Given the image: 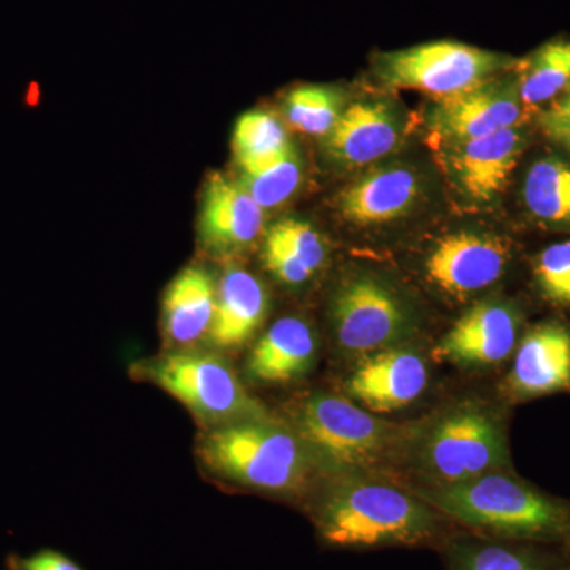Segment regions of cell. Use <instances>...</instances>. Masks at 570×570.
Returning a JSON list of instances; mask_svg holds the SVG:
<instances>
[{"mask_svg":"<svg viewBox=\"0 0 570 570\" xmlns=\"http://www.w3.org/2000/svg\"><path fill=\"white\" fill-rule=\"evenodd\" d=\"M305 509L328 550L433 549L463 531L407 483L374 472L321 479Z\"/></svg>","mask_w":570,"mask_h":570,"instance_id":"6da1fadb","label":"cell"},{"mask_svg":"<svg viewBox=\"0 0 570 570\" xmlns=\"http://www.w3.org/2000/svg\"><path fill=\"white\" fill-rule=\"evenodd\" d=\"M508 425L489 397L466 393L409 422L400 480L407 485H450L508 469Z\"/></svg>","mask_w":570,"mask_h":570,"instance_id":"7a4b0ae2","label":"cell"},{"mask_svg":"<svg viewBox=\"0 0 570 570\" xmlns=\"http://www.w3.org/2000/svg\"><path fill=\"white\" fill-rule=\"evenodd\" d=\"M288 426L313 456L321 478L374 472L400 479L409 422H392L343 393L314 390L291 407Z\"/></svg>","mask_w":570,"mask_h":570,"instance_id":"3957f363","label":"cell"},{"mask_svg":"<svg viewBox=\"0 0 570 570\" xmlns=\"http://www.w3.org/2000/svg\"><path fill=\"white\" fill-rule=\"evenodd\" d=\"M460 530L509 542L570 539V508L508 469L450 485H409Z\"/></svg>","mask_w":570,"mask_h":570,"instance_id":"277c9868","label":"cell"},{"mask_svg":"<svg viewBox=\"0 0 570 570\" xmlns=\"http://www.w3.org/2000/svg\"><path fill=\"white\" fill-rule=\"evenodd\" d=\"M198 453L217 478L291 501L306 502L322 479L298 434L272 417L214 426Z\"/></svg>","mask_w":570,"mask_h":570,"instance_id":"5b68a950","label":"cell"},{"mask_svg":"<svg viewBox=\"0 0 570 570\" xmlns=\"http://www.w3.org/2000/svg\"><path fill=\"white\" fill-rule=\"evenodd\" d=\"M328 328L336 355L351 363L384 348L415 344L422 322L400 288L373 272H354L328 299Z\"/></svg>","mask_w":570,"mask_h":570,"instance_id":"8992f818","label":"cell"},{"mask_svg":"<svg viewBox=\"0 0 570 570\" xmlns=\"http://www.w3.org/2000/svg\"><path fill=\"white\" fill-rule=\"evenodd\" d=\"M142 376L216 426L269 419L223 356L202 351H176L140 367Z\"/></svg>","mask_w":570,"mask_h":570,"instance_id":"52a82bcc","label":"cell"},{"mask_svg":"<svg viewBox=\"0 0 570 570\" xmlns=\"http://www.w3.org/2000/svg\"><path fill=\"white\" fill-rule=\"evenodd\" d=\"M505 63L497 52L461 41L438 40L382 52L376 73L390 88L414 89L441 100L491 80Z\"/></svg>","mask_w":570,"mask_h":570,"instance_id":"ba28073f","label":"cell"},{"mask_svg":"<svg viewBox=\"0 0 570 570\" xmlns=\"http://www.w3.org/2000/svg\"><path fill=\"white\" fill-rule=\"evenodd\" d=\"M513 249L491 232L459 230L428 247L420 272L423 283L444 298L468 303L494 287L509 272Z\"/></svg>","mask_w":570,"mask_h":570,"instance_id":"9c48e42d","label":"cell"},{"mask_svg":"<svg viewBox=\"0 0 570 570\" xmlns=\"http://www.w3.org/2000/svg\"><path fill=\"white\" fill-rule=\"evenodd\" d=\"M431 362V355L417 344L384 348L351 363L341 390L374 414L404 411L430 389Z\"/></svg>","mask_w":570,"mask_h":570,"instance_id":"30bf717a","label":"cell"},{"mask_svg":"<svg viewBox=\"0 0 570 570\" xmlns=\"http://www.w3.org/2000/svg\"><path fill=\"white\" fill-rule=\"evenodd\" d=\"M520 313L512 303L480 299L439 337L431 358L459 370H491L512 358L520 343Z\"/></svg>","mask_w":570,"mask_h":570,"instance_id":"8fae6325","label":"cell"},{"mask_svg":"<svg viewBox=\"0 0 570 570\" xmlns=\"http://www.w3.org/2000/svg\"><path fill=\"white\" fill-rule=\"evenodd\" d=\"M528 112L515 81L491 80L441 99L431 110L430 129L445 146L521 127Z\"/></svg>","mask_w":570,"mask_h":570,"instance_id":"7c38bea8","label":"cell"},{"mask_svg":"<svg viewBox=\"0 0 570 570\" xmlns=\"http://www.w3.org/2000/svg\"><path fill=\"white\" fill-rule=\"evenodd\" d=\"M570 392V328L558 322L532 326L521 337L505 377L513 400Z\"/></svg>","mask_w":570,"mask_h":570,"instance_id":"4fadbf2b","label":"cell"},{"mask_svg":"<svg viewBox=\"0 0 570 570\" xmlns=\"http://www.w3.org/2000/svg\"><path fill=\"white\" fill-rule=\"evenodd\" d=\"M265 209L242 181L213 174L202 194L198 232L213 253H238L257 242L264 232Z\"/></svg>","mask_w":570,"mask_h":570,"instance_id":"5bb4252c","label":"cell"},{"mask_svg":"<svg viewBox=\"0 0 570 570\" xmlns=\"http://www.w3.org/2000/svg\"><path fill=\"white\" fill-rule=\"evenodd\" d=\"M453 178L471 200L487 204L508 186L524 149L520 127L448 146Z\"/></svg>","mask_w":570,"mask_h":570,"instance_id":"9a60e30c","label":"cell"},{"mask_svg":"<svg viewBox=\"0 0 570 570\" xmlns=\"http://www.w3.org/2000/svg\"><path fill=\"white\" fill-rule=\"evenodd\" d=\"M422 184L404 165L376 168L356 179L340 195V212L351 224L371 227L395 223L417 205Z\"/></svg>","mask_w":570,"mask_h":570,"instance_id":"2e32d148","label":"cell"},{"mask_svg":"<svg viewBox=\"0 0 570 570\" xmlns=\"http://www.w3.org/2000/svg\"><path fill=\"white\" fill-rule=\"evenodd\" d=\"M395 112L384 102H356L344 108L324 137L326 154L344 167H365L389 156L400 142Z\"/></svg>","mask_w":570,"mask_h":570,"instance_id":"e0dca14e","label":"cell"},{"mask_svg":"<svg viewBox=\"0 0 570 570\" xmlns=\"http://www.w3.org/2000/svg\"><path fill=\"white\" fill-rule=\"evenodd\" d=\"M318 355V337L303 317L279 318L250 351L246 374L255 384L277 385L306 376Z\"/></svg>","mask_w":570,"mask_h":570,"instance_id":"ac0fdd59","label":"cell"},{"mask_svg":"<svg viewBox=\"0 0 570 570\" xmlns=\"http://www.w3.org/2000/svg\"><path fill=\"white\" fill-rule=\"evenodd\" d=\"M268 309L265 284L245 268H228L217 284L216 311L208 340L220 348L243 346L264 324Z\"/></svg>","mask_w":570,"mask_h":570,"instance_id":"d6986e66","label":"cell"},{"mask_svg":"<svg viewBox=\"0 0 570 570\" xmlns=\"http://www.w3.org/2000/svg\"><path fill=\"white\" fill-rule=\"evenodd\" d=\"M217 285L204 266H187L165 288L163 324L165 337L189 346L209 335L216 311Z\"/></svg>","mask_w":570,"mask_h":570,"instance_id":"ffe728a7","label":"cell"},{"mask_svg":"<svg viewBox=\"0 0 570 570\" xmlns=\"http://www.w3.org/2000/svg\"><path fill=\"white\" fill-rule=\"evenodd\" d=\"M262 258L269 275L281 284L299 287L322 272L328 246L313 225L287 217L266 232Z\"/></svg>","mask_w":570,"mask_h":570,"instance_id":"44dd1931","label":"cell"},{"mask_svg":"<svg viewBox=\"0 0 570 570\" xmlns=\"http://www.w3.org/2000/svg\"><path fill=\"white\" fill-rule=\"evenodd\" d=\"M439 553L448 570H549L523 542L480 538L466 531L452 535Z\"/></svg>","mask_w":570,"mask_h":570,"instance_id":"7402d4cb","label":"cell"},{"mask_svg":"<svg viewBox=\"0 0 570 570\" xmlns=\"http://www.w3.org/2000/svg\"><path fill=\"white\" fill-rule=\"evenodd\" d=\"M515 82L527 112L560 96L570 86V40H551L520 61Z\"/></svg>","mask_w":570,"mask_h":570,"instance_id":"603a6c76","label":"cell"},{"mask_svg":"<svg viewBox=\"0 0 570 570\" xmlns=\"http://www.w3.org/2000/svg\"><path fill=\"white\" fill-rule=\"evenodd\" d=\"M523 198L540 223L570 227V165L558 157L538 160L524 179Z\"/></svg>","mask_w":570,"mask_h":570,"instance_id":"cb8c5ba5","label":"cell"},{"mask_svg":"<svg viewBox=\"0 0 570 570\" xmlns=\"http://www.w3.org/2000/svg\"><path fill=\"white\" fill-rule=\"evenodd\" d=\"M232 145L239 170L268 163L292 148L283 122L261 110L247 111L236 121Z\"/></svg>","mask_w":570,"mask_h":570,"instance_id":"d4e9b609","label":"cell"},{"mask_svg":"<svg viewBox=\"0 0 570 570\" xmlns=\"http://www.w3.org/2000/svg\"><path fill=\"white\" fill-rule=\"evenodd\" d=\"M343 111V96L330 86H299L284 100L287 122L298 132L313 137L324 138L332 132Z\"/></svg>","mask_w":570,"mask_h":570,"instance_id":"484cf974","label":"cell"},{"mask_svg":"<svg viewBox=\"0 0 570 570\" xmlns=\"http://www.w3.org/2000/svg\"><path fill=\"white\" fill-rule=\"evenodd\" d=\"M303 165L294 146L276 159L242 168V183L262 208L273 209L288 200L298 190Z\"/></svg>","mask_w":570,"mask_h":570,"instance_id":"4316f807","label":"cell"},{"mask_svg":"<svg viewBox=\"0 0 570 570\" xmlns=\"http://www.w3.org/2000/svg\"><path fill=\"white\" fill-rule=\"evenodd\" d=\"M539 291L557 306L570 307V239L546 247L534 264Z\"/></svg>","mask_w":570,"mask_h":570,"instance_id":"83f0119b","label":"cell"},{"mask_svg":"<svg viewBox=\"0 0 570 570\" xmlns=\"http://www.w3.org/2000/svg\"><path fill=\"white\" fill-rule=\"evenodd\" d=\"M6 568L7 570H85L62 551L52 549H41L26 557L10 553L6 558Z\"/></svg>","mask_w":570,"mask_h":570,"instance_id":"f1b7e54d","label":"cell"},{"mask_svg":"<svg viewBox=\"0 0 570 570\" xmlns=\"http://www.w3.org/2000/svg\"><path fill=\"white\" fill-rule=\"evenodd\" d=\"M540 122L551 137L562 142L570 141V92L551 105L549 110L543 112Z\"/></svg>","mask_w":570,"mask_h":570,"instance_id":"f546056e","label":"cell"},{"mask_svg":"<svg viewBox=\"0 0 570 570\" xmlns=\"http://www.w3.org/2000/svg\"><path fill=\"white\" fill-rule=\"evenodd\" d=\"M564 145L568 146V149L570 151V141H566Z\"/></svg>","mask_w":570,"mask_h":570,"instance_id":"4dcf8cb0","label":"cell"}]
</instances>
